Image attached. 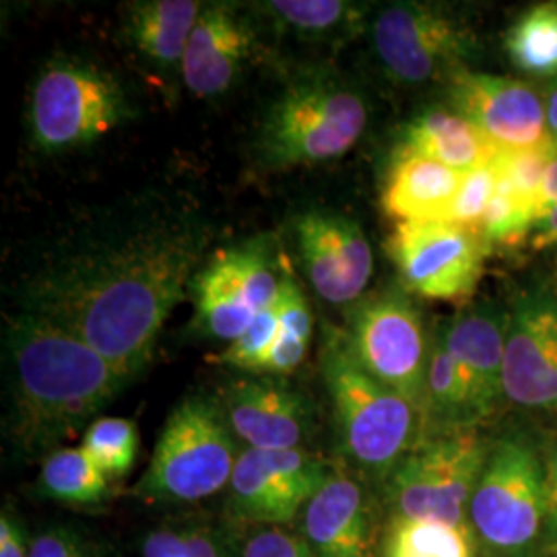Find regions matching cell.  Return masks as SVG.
Listing matches in <instances>:
<instances>
[{
    "label": "cell",
    "mask_w": 557,
    "mask_h": 557,
    "mask_svg": "<svg viewBox=\"0 0 557 557\" xmlns=\"http://www.w3.org/2000/svg\"><path fill=\"white\" fill-rule=\"evenodd\" d=\"M213 230L186 205L143 197L59 239L25 273L23 312L73 333L128 380L193 289Z\"/></svg>",
    "instance_id": "cell-1"
},
{
    "label": "cell",
    "mask_w": 557,
    "mask_h": 557,
    "mask_svg": "<svg viewBox=\"0 0 557 557\" xmlns=\"http://www.w3.org/2000/svg\"><path fill=\"white\" fill-rule=\"evenodd\" d=\"M9 432L25 457H48L85 432L131 380L59 324L21 312L7 324Z\"/></svg>",
    "instance_id": "cell-2"
},
{
    "label": "cell",
    "mask_w": 557,
    "mask_h": 557,
    "mask_svg": "<svg viewBox=\"0 0 557 557\" xmlns=\"http://www.w3.org/2000/svg\"><path fill=\"white\" fill-rule=\"evenodd\" d=\"M320 376L345 457L370 475L388 478L416 446L423 421L418 409L361 366L345 329H324Z\"/></svg>",
    "instance_id": "cell-3"
},
{
    "label": "cell",
    "mask_w": 557,
    "mask_h": 557,
    "mask_svg": "<svg viewBox=\"0 0 557 557\" xmlns=\"http://www.w3.org/2000/svg\"><path fill=\"white\" fill-rule=\"evenodd\" d=\"M239 450L220 397L188 395L165 419L133 494L172 506L213 498L227 490Z\"/></svg>",
    "instance_id": "cell-4"
},
{
    "label": "cell",
    "mask_w": 557,
    "mask_h": 557,
    "mask_svg": "<svg viewBox=\"0 0 557 557\" xmlns=\"http://www.w3.org/2000/svg\"><path fill=\"white\" fill-rule=\"evenodd\" d=\"M368 106L324 71L304 73L281 91L260 124L259 156L273 170L343 158L363 135Z\"/></svg>",
    "instance_id": "cell-5"
},
{
    "label": "cell",
    "mask_w": 557,
    "mask_h": 557,
    "mask_svg": "<svg viewBox=\"0 0 557 557\" xmlns=\"http://www.w3.org/2000/svg\"><path fill=\"white\" fill-rule=\"evenodd\" d=\"M126 114L119 79L91 60L59 57L36 77L29 131L41 151L60 153L106 137Z\"/></svg>",
    "instance_id": "cell-6"
},
{
    "label": "cell",
    "mask_w": 557,
    "mask_h": 557,
    "mask_svg": "<svg viewBox=\"0 0 557 557\" xmlns=\"http://www.w3.org/2000/svg\"><path fill=\"white\" fill-rule=\"evenodd\" d=\"M490 448L471 428L416 444L388 475L393 518L469 524V508Z\"/></svg>",
    "instance_id": "cell-7"
},
{
    "label": "cell",
    "mask_w": 557,
    "mask_h": 557,
    "mask_svg": "<svg viewBox=\"0 0 557 557\" xmlns=\"http://www.w3.org/2000/svg\"><path fill=\"white\" fill-rule=\"evenodd\" d=\"M275 248V238L259 236L207 260L193 285V329L199 335L230 345L260 312L277 306L283 273Z\"/></svg>",
    "instance_id": "cell-8"
},
{
    "label": "cell",
    "mask_w": 557,
    "mask_h": 557,
    "mask_svg": "<svg viewBox=\"0 0 557 557\" xmlns=\"http://www.w3.org/2000/svg\"><path fill=\"white\" fill-rule=\"evenodd\" d=\"M473 531L499 554L527 552L545 524V465L522 440L490 453L469 508Z\"/></svg>",
    "instance_id": "cell-9"
},
{
    "label": "cell",
    "mask_w": 557,
    "mask_h": 557,
    "mask_svg": "<svg viewBox=\"0 0 557 557\" xmlns=\"http://www.w3.org/2000/svg\"><path fill=\"white\" fill-rule=\"evenodd\" d=\"M345 333L361 366L409 400L423 419L432 343L413 301L403 292L361 298L347 312Z\"/></svg>",
    "instance_id": "cell-10"
},
{
    "label": "cell",
    "mask_w": 557,
    "mask_h": 557,
    "mask_svg": "<svg viewBox=\"0 0 557 557\" xmlns=\"http://www.w3.org/2000/svg\"><path fill=\"white\" fill-rule=\"evenodd\" d=\"M374 48L393 79L423 85L467 71L465 62L473 57L478 40L442 7L398 2L374 21Z\"/></svg>",
    "instance_id": "cell-11"
},
{
    "label": "cell",
    "mask_w": 557,
    "mask_h": 557,
    "mask_svg": "<svg viewBox=\"0 0 557 557\" xmlns=\"http://www.w3.org/2000/svg\"><path fill=\"white\" fill-rule=\"evenodd\" d=\"M386 250L409 294L458 301L475 294L490 244L481 230L428 221L397 223Z\"/></svg>",
    "instance_id": "cell-12"
},
{
    "label": "cell",
    "mask_w": 557,
    "mask_h": 557,
    "mask_svg": "<svg viewBox=\"0 0 557 557\" xmlns=\"http://www.w3.org/2000/svg\"><path fill=\"white\" fill-rule=\"evenodd\" d=\"M333 471L306 448H242L225 490L227 515L250 527H289Z\"/></svg>",
    "instance_id": "cell-13"
},
{
    "label": "cell",
    "mask_w": 557,
    "mask_h": 557,
    "mask_svg": "<svg viewBox=\"0 0 557 557\" xmlns=\"http://www.w3.org/2000/svg\"><path fill=\"white\" fill-rule=\"evenodd\" d=\"M225 418L246 448H306L314 430V409L287 379L246 374L221 388Z\"/></svg>",
    "instance_id": "cell-14"
},
{
    "label": "cell",
    "mask_w": 557,
    "mask_h": 557,
    "mask_svg": "<svg viewBox=\"0 0 557 557\" xmlns=\"http://www.w3.org/2000/svg\"><path fill=\"white\" fill-rule=\"evenodd\" d=\"M458 114L471 120L498 151L537 149L554 140L545 101L522 81L462 71L450 79Z\"/></svg>",
    "instance_id": "cell-15"
},
{
    "label": "cell",
    "mask_w": 557,
    "mask_h": 557,
    "mask_svg": "<svg viewBox=\"0 0 557 557\" xmlns=\"http://www.w3.org/2000/svg\"><path fill=\"white\" fill-rule=\"evenodd\" d=\"M296 242L320 298L335 306L361 299L374 273V255L356 221L324 211L304 213L296 221Z\"/></svg>",
    "instance_id": "cell-16"
},
{
    "label": "cell",
    "mask_w": 557,
    "mask_h": 557,
    "mask_svg": "<svg viewBox=\"0 0 557 557\" xmlns=\"http://www.w3.org/2000/svg\"><path fill=\"white\" fill-rule=\"evenodd\" d=\"M504 395L518 407L557 416L556 299H520L506 322Z\"/></svg>",
    "instance_id": "cell-17"
},
{
    "label": "cell",
    "mask_w": 557,
    "mask_h": 557,
    "mask_svg": "<svg viewBox=\"0 0 557 557\" xmlns=\"http://www.w3.org/2000/svg\"><path fill=\"white\" fill-rule=\"evenodd\" d=\"M255 46V29L236 7L202 4L186 44L180 77L197 98L223 96L252 59Z\"/></svg>",
    "instance_id": "cell-18"
},
{
    "label": "cell",
    "mask_w": 557,
    "mask_h": 557,
    "mask_svg": "<svg viewBox=\"0 0 557 557\" xmlns=\"http://www.w3.org/2000/svg\"><path fill=\"white\" fill-rule=\"evenodd\" d=\"M299 533L317 557H370L372 510L358 479L333 467L299 517Z\"/></svg>",
    "instance_id": "cell-19"
},
{
    "label": "cell",
    "mask_w": 557,
    "mask_h": 557,
    "mask_svg": "<svg viewBox=\"0 0 557 557\" xmlns=\"http://www.w3.org/2000/svg\"><path fill=\"white\" fill-rule=\"evenodd\" d=\"M467 382L473 416L487 418L504 395L506 324L492 312H467L440 333Z\"/></svg>",
    "instance_id": "cell-20"
},
{
    "label": "cell",
    "mask_w": 557,
    "mask_h": 557,
    "mask_svg": "<svg viewBox=\"0 0 557 557\" xmlns=\"http://www.w3.org/2000/svg\"><path fill=\"white\" fill-rule=\"evenodd\" d=\"M462 176L438 161L398 151L382 190V207L398 223L446 221Z\"/></svg>",
    "instance_id": "cell-21"
},
{
    "label": "cell",
    "mask_w": 557,
    "mask_h": 557,
    "mask_svg": "<svg viewBox=\"0 0 557 557\" xmlns=\"http://www.w3.org/2000/svg\"><path fill=\"white\" fill-rule=\"evenodd\" d=\"M200 9L202 2L195 0L131 2L124 7V34L143 59L161 71L180 73Z\"/></svg>",
    "instance_id": "cell-22"
},
{
    "label": "cell",
    "mask_w": 557,
    "mask_h": 557,
    "mask_svg": "<svg viewBox=\"0 0 557 557\" xmlns=\"http://www.w3.org/2000/svg\"><path fill=\"white\" fill-rule=\"evenodd\" d=\"M400 151L438 161L460 174L494 160L498 153L478 126L457 110H430L418 116L405 128Z\"/></svg>",
    "instance_id": "cell-23"
},
{
    "label": "cell",
    "mask_w": 557,
    "mask_h": 557,
    "mask_svg": "<svg viewBox=\"0 0 557 557\" xmlns=\"http://www.w3.org/2000/svg\"><path fill=\"white\" fill-rule=\"evenodd\" d=\"M38 485L46 498L69 506H94L108 496L110 479L81 446H62L44 458Z\"/></svg>",
    "instance_id": "cell-24"
},
{
    "label": "cell",
    "mask_w": 557,
    "mask_h": 557,
    "mask_svg": "<svg viewBox=\"0 0 557 557\" xmlns=\"http://www.w3.org/2000/svg\"><path fill=\"white\" fill-rule=\"evenodd\" d=\"M382 557H475L473 529L436 520L391 518Z\"/></svg>",
    "instance_id": "cell-25"
},
{
    "label": "cell",
    "mask_w": 557,
    "mask_h": 557,
    "mask_svg": "<svg viewBox=\"0 0 557 557\" xmlns=\"http://www.w3.org/2000/svg\"><path fill=\"white\" fill-rule=\"evenodd\" d=\"M423 421L446 425L444 432L471 428L475 421L467 382L440 335L432 341L430 347Z\"/></svg>",
    "instance_id": "cell-26"
},
{
    "label": "cell",
    "mask_w": 557,
    "mask_h": 557,
    "mask_svg": "<svg viewBox=\"0 0 557 557\" xmlns=\"http://www.w3.org/2000/svg\"><path fill=\"white\" fill-rule=\"evenodd\" d=\"M506 50L515 66L535 77L557 75V4H537L512 25Z\"/></svg>",
    "instance_id": "cell-27"
},
{
    "label": "cell",
    "mask_w": 557,
    "mask_h": 557,
    "mask_svg": "<svg viewBox=\"0 0 557 557\" xmlns=\"http://www.w3.org/2000/svg\"><path fill=\"white\" fill-rule=\"evenodd\" d=\"M79 446L106 478L122 479L137 462L139 430L131 419L98 418L83 432Z\"/></svg>",
    "instance_id": "cell-28"
},
{
    "label": "cell",
    "mask_w": 557,
    "mask_h": 557,
    "mask_svg": "<svg viewBox=\"0 0 557 557\" xmlns=\"http://www.w3.org/2000/svg\"><path fill=\"white\" fill-rule=\"evenodd\" d=\"M140 557H236L218 527L186 520L151 529L140 543Z\"/></svg>",
    "instance_id": "cell-29"
},
{
    "label": "cell",
    "mask_w": 557,
    "mask_h": 557,
    "mask_svg": "<svg viewBox=\"0 0 557 557\" xmlns=\"http://www.w3.org/2000/svg\"><path fill=\"white\" fill-rule=\"evenodd\" d=\"M264 13L301 38L326 40L354 23V7L343 0H271Z\"/></svg>",
    "instance_id": "cell-30"
},
{
    "label": "cell",
    "mask_w": 557,
    "mask_h": 557,
    "mask_svg": "<svg viewBox=\"0 0 557 557\" xmlns=\"http://www.w3.org/2000/svg\"><path fill=\"white\" fill-rule=\"evenodd\" d=\"M557 140L545 147L522 149V151H498L496 168L498 182L506 186L520 202L539 211V199L547 165L556 153Z\"/></svg>",
    "instance_id": "cell-31"
},
{
    "label": "cell",
    "mask_w": 557,
    "mask_h": 557,
    "mask_svg": "<svg viewBox=\"0 0 557 557\" xmlns=\"http://www.w3.org/2000/svg\"><path fill=\"white\" fill-rule=\"evenodd\" d=\"M281 324H278L277 306L260 312L250 329L234 343H230L218 358L215 363L223 368L239 370L244 374H259L264 359L269 356L275 338H277Z\"/></svg>",
    "instance_id": "cell-32"
},
{
    "label": "cell",
    "mask_w": 557,
    "mask_h": 557,
    "mask_svg": "<svg viewBox=\"0 0 557 557\" xmlns=\"http://www.w3.org/2000/svg\"><path fill=\"white\" fill-rule=\"evenodd\" d=\"M496 186H498L496 158L467 172L458 186L457 197L448 209L446 223H457L462 227L481 230L487 207L496 195Z\"/></svg>",
    "instance_id": "cell-33"
},
{
    "label": "cell",
    "mask_w": 557,
    "mask_h": 557,
    "mask_svg": "<svg viewBox=\"0 0 557 557\" xmlns=\"http://www.w3.org/2000/svg\"><path fill=\"white\" fill-rule=\"evenodd\" d=\"M537 211L527 207L498 182L496 195L481 223V234L487 244H506L531 236Z\"/></svg>",
    "instance_id": "cell-34"
},
{
    "label": "cell",
    "mask_w": 557,
    "mask_h": 557,
    "mask_svg": "<svg viewBox=\"0 0 557 557\" xmlns=\"http://www.w3.org/2000/svg\"><path fill=\"white\" fill-rule=\"evenodd\" d=\"M239 557H317L299 531L289 527H252Z\"/></svg>",
    "instance_id": "cell-35"
},
{
    "label": "cell",
    "mask_w": 557,
    "mask_h": 557,
    "mask_svg": "<svg viewBox=\"0 0 557 557\" xmlns=\"http://www.w3.org/2000/svg\"><path fill=\"white\" fill-rule=\"evenodd\" d=\"M277 314L281 331L294 335V337L312 341V331H314V320L310 306L304 298L296 278L287 273L281 277V289H278Z\"/></svg>",
    "instance_id": "cell-36"
},
{
    "label": "cell",
    "mask_w": 557,
    "mask_h": 557,
    "mask_svg": "<svg viewBox=\"0 0 557 557\" xmlns=\"http://www.w3.org/2000/svg\"><path fill=\"white\" fill-rule=\"evenodd\" d=\"M29 557H103L100 549L71 527H54L32 539Z\"/></svg>",
    "instance_id": "cell-37"
},
{
    "label": "cell",
    "mask_w": 557,
    "mask_h": 557,
    "mask_svg": "<svg viewBox=\"0 0 557 557\" xmlns=\"http://www.w3.org/2000/svg\"><path fill=\"white\" fill-rule=\"evenodd\" d=\"M308 347H310L308 341L294 337L285 331H278L277 338H275L269 356L264 359L259 374L287 379L289 374H294L298 370L301 361L308 356Z\"/></svg>",
    "instance_id": "cell-38"
},
{
    "label": "cell",
    "mask_w": 557,
    "mask_h": 557,
    "mask_svg": "<svg viewBox=\"0 0 557 557\" xmlns=\"http://www.w3.org/2000/svg\"><path fill=\"white\" fill-rule=\"evenodd\" d=\"M32 556V541L25 535L17 517L4 508L0 515V557Z\"/></svg>",
    "instance_id": "cell-39"
},
{
    "label": "cell",
    "mask_w": 557,
    "mask_h": 557,
    "mask_svg": "<svg viewBox=\"0 0 557 557\" xmlns=\"http://www.w3.org/2000/svg\"><path fill=\"white\" fill-rule=\"evenodd\" d=\"M545 539L557 549V446L545 462Z\"/></svg>",
    "instance_id": "cell-40"
},
{
    "label": "cell",
    "mask_w": 557,
    "mask_h": 557,
    "mask_svg": "<svg viewBox=\"0 0 557 557\" xmlns=\"http://www.w3.org/2000/svg\"><path fill=\"white\" fill-rule=\"evenodd\" d=\"M535 250H545L557 244V200L541 207L531 230Z\"/></svg>",
    "instance_id": "cell-41"
},
{
    "label": "cell",
    "mask_w": 557,
    "mask_h": 557,
    "mask_svg": "<svg viewBox=\"0 0 557 557\" xmlns=\"http://www.w3.org/2000/svg\"><path fill=\"white\" fill-rule=\"evenodd\" d=\"M557 200V149L554 158L547 165L545 180H543V188H541V199H539V209Z\"/></svg>",
    "instance_id": "cell-42"
},
{
    "label": "cell",
    "mask_w": 557,
    "mask_h": 557,
    "mask_svg": "<svg viewBox=\"0 0 557 557\" xmlns=\"http://www.w3.org/2000/svg\"><path fill=\"white\" fill-rule=\"evenodd\" d=\"M545 112H547V124H549V131H552L554 139L557 140V81L556 85H552V89L547 91V98H545Z\"/></svg>",
    "instance_id": "cell-43"
}]
</instances>
